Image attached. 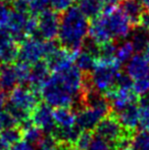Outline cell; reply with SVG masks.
<instances>
[{"label":"cell","mask_w":149,"mask_h":150,"mask_svg":"<svg viewBox=\"0 0 149 150\" xmlns=\"http://www.w3.org/2000/svg\"><path fill=\"white\" fill-rule=\"evenodd\" d=\"M104 96L110 103L112 109L117 113L129 105L136 103L138 95L132 88L113 87L112 89L106 91Z\"/></svg>","instance_id":"9c48e42d"},{"label":"cell","mask_w":149,"mask_h":150,"mask_svg":"<svg viewBox=\"0 0 149 150\" xmlns=\"http://www.w3.org/2000/svg\"><path fill=\"white\" fill-rule=\"evenodd\" d=\"M9 150H35L33 145L26 140H20L10 147Z\"/></svg>","instance_id":"8d00e7d4"},{"label":"cell","mask_w":149,"mask_h":150,"mask_svg":"<svg viewBox=\"0 0 149 150\" xmlns=\"http://www.w3.org/2000/svg\"><path fill=\"white\" fill-rule=\"evenodd\" d=\"M133 90L138 96H146L149 94V76L139 80H135L133 83Z\"/></svg>","instance_id":"1f68e13d"},{"label":"cell","mask_w":149,"mask_h":150,"mask_svg":"<svg viewBox=\"0 0 149 150\" xmlns=\"http://www.w3.org/2000/svg\"><path fill=\"white\" fill-rule=\"evenodd\" d=\"M88 150H114L112 144L106 141L105 139L101 138L98 135H94L90 147Z\"/></svg>","instance_id":"d6a6232c"},{"label":"cell","mask_w":149,"mask_h":150,"mask_svg":"<svg viewBox=\"0 0 149 150\" xmlns=\"http://www.w3.org/2000/svg\"><path fill=\"white\" fill-rule=\"evenodd\" d=\"M70 150H79L78 148H76V146L75 145H72V146H71V148H70Z\"/></svg>","instance_id":"f6af8a7d"},{"label":"cell","mask_w":149,"mask_h":150,"mask_svg":"<svg viewBox=\"0 0 149 150\" xmlns=\"http://www.w3.org/2000/svg\"><path fill=\"white\" fill-rule=\"evenodd\" d=\"M40 95L44 102L51 107H71L78 101L77 97L60 81L58 76L53 73L41 88Z\"/></svg>","instance_id":"277c9868"},{"label":"cell","mask_w":149,"mask_h":150,"mask_svg":"<svg viewBox=\"0 0 149 150\" xmlns=\"http://www.w3.org/2000/svg\"><path fill=\"white\" fill-rule=\"evenodd\" d=\"M117 45H115L114 42L110 41L105 44L100 45V57L104 58H115V51H117ZM98 56V57H99Z\"/></svg>","instance_id":"836d02e7"},{"label":"cell","mask_w":149,"mask_h":150,"mask_svg":"<svg viewBox=\"0 0 149 150\" xmlns=\"http://www.w3.org/2000/svg\"><path fill=\"white\" fill-rule=\"evenodd\" d=\"M121 74V63L115 58H96L95 67L87 78L92 88L100 93L115 87L117 77Z\"/></svg>","instance_id":"3957f363"},{"label":"cell","mask_w":149,"mask_h":150,"mask_svg":"<svg viewBox=\"0 0 149 150\" xmlns=\"http://www.w3.org/2000/svg\"><path fill=\"white\" fill-rule=\"evenodd\" d=\"M49 5V0H31L28 4L29 12L34 16H39L40 13L47 10Z\"/></svg>","instance_id":"4dcf8cb0"},{"label":"cell","mask_w":149,"mask_h":150,"mask_svg":"<svg viewBox=\"0 0 149 150\" xmlns=\"http://www.w3.org/2000/svg\"><path fill=\"white\" fill-rule=\"evenodd\" d=\"M20 44L16 43L6 28L0 29V62L10 64L18 58Z\"/></svg>","instance_id":"4fadbf2b"},{"label":"cell","mask_w":149,"mask_h":150,"mask_svg":"<svg viewBox=\"0 0 149 150\" xmlns=\"http://www.w3.org/2000/svg\"><path fill=\"white\" fill-rule=\"evenodd\" d=\"M143 53H144L143 55L145 56V58H146V59H147V60L149 61V44H148L147 46H146V48H145V49H144Z\"/></svg>","instance_id":"b9f144b4"},{"label":"cell","mask_w":149,"mask_h":150,"mask_svg":"<svg viewBox=\"0 0 149 150\" xmlns=\"http://www.w3.org/2000/svg\"><path fill=\"white\" fill-rule=\"evenodd\" d=\"M139 126L143 131H149V94L141 97L139 105Z\"/></svg>","instance_id":"4316f807"},{"label":"cell","mask_w":149,"mask_h":150,"mask_svg":"<svg viewBox=\"0 0 149 150\" xmlns=\"http://www.w3.org/2000/svg\"><path fill=\"white\" fill-rule=\"evenodd\" d=\"M96 56L91 54L90 52L84 50H80L77 53L75 58V64L78 67V69L84 74L89 75L93 71L96 62Z\"/></svg>","instance_id":"7402d4cb"},{"label":"cell","mask_w":149,"mask_h":150,"mask_svg":"<svg viewBox=\"0 0 149 150\" xmlns=\"http://www.w3.org/2000/svg\"><path fill=\"white\" fill-rule=\"evenodd\" d=\"M14 67H16V73H18L20 84L29 83L31 76V65L23 62V61H18Z\"/></svg>","instance_id":"f1b7e54d"},{"label":"cell","mask_w":149,"mask_h":150,"mask_svg":"<svg viewBox=\"0 0 149 150\" xmlns=\"http://www.w3.org/2000/svg\"><path fill=\"white\" fill-rule=\"evenodd\" d=\"M13 1H20V2H24V3H26V4H29V2H30L31 0H13Z\"/></svg>","instance_id":"ee69618b"},{"label":"cell","mask_w":149,"mask_h":150,"mask_svg":"<svg viewBox=\"0 0 149 150\" xmlns=\"http://www.w3.org/2000/svg\"><path fill=\"white\" fill-rule=\"evenodd\" d=\"M6 104H7V101H6L5 94L3 92H0V113L5 110Z\"/></svg>","instance_id":"ab89813d"},{"label":"cell","mask_w":149,"mask_h":150,"mask_svg":"<svg viewBox=\"0 0 149 150\" xmlns=\"http://www.w3.org/2000/svg\"><path fill=\"white\" fill-rule=\"evenodd\" d=\"M135 51L136 50L131 41H124L121 45L117 46V51H115V59L121 64V63H127L134 55Z\"/></svg>","instance_id":"484cf974"},{"label":"cell","mask_w":149,"mask_h":150,"mask_svg":"<svg viewBox=\"0 0 149 150\" xmlns=\"http://www.w3.org/2000/svg\"><path fill=\"white\" fill-rule=\"evenodd\" d=\"M93 137L94 135L90 131H82V133L80 134L79 138L77 139L74 145L76 148L79 150H88L92 140H93Z\"/></svg>","instance_id":"f546056e"},{"label":"cell","mask_w":149,"mask_h":150,"mask_svg":"<svg viewBox=\"0 0 149 150\" xmlns=\"http://www.w3.org/2000/svg\"><path fill=\"white\" fill-rule=\"evenodd\" d=\"M12 145L0 134V150H9Z\"/></svg>","instance_id":"f35d334b"},{"label":"cell","mask_w":149,"mask_h":150,"mask_svg":"<svg viewBox=\"0 0 149 150\" xmlns=\"http://www.w3.org/2000/svg\"><path fill=\"white\" fill-rule=\"evenodd\" d=\"M88 18L79 7L72 6L60 16L58 40L64 48L74 52L82 50L89 32Z\"/></svg>","instance_id":"6da1fadb"},{"label":"cell","mask_w":149,"mask_h":150,"mask_svg":"<svg viewBox=\"0 0 149 150\" xmlns=\"http://www.w3.org/2000/svg\"><path fill=\"white\" fill-rule=\"evenodd\" d=\"M123 150H135L134 149V147L132 148V147H129V148H126V149H123Z\"/></svg>","instance_id":"bcb514c9"},{"label":"cell","mask_w":149,"mask_h":150,"mask_svg":"<svg viewBox=\"0 0 149 150\" xmlns=\"http://www.w3.org/2000/svg\"><path fill=\"white\" fill-rule=\"evenodd\" d=\"M50 69L45 60H40L31 67V76H30V87L40 94L41 88L43 87L44 83L50 77Z\"/></svg>","instance_id":"e0dca14e"},{"label":"cell","mask_w":149,"mask_h":150,"mask_svg":"<svg viewBox=\"0 0 149 150\" xmlns=\"http://www.w3.org/2000/svg\"><path fill=\"white\" fill-rule=\"evenodd\" d=\"M23 132V138L24 140L28 141L31 144H38L43 138V132L40 130L38 127L35 126L32 122V120H29L20 125Z\"/></svg>","instance_id":"d4e9b609"},{"label":"cell","mask_w":149,"mask_h":150,"mask_svg":"<svg viewBox=\"0 0 149 150\" xmlns=\"http://www.w3.org/2000/svg\"><path fill=\"white\" fill-rule=\"evenodd\" d=\"M45 58V40L30 37L20 44L18 59L30 65Z\"/></svg>","instance_id":"52a82bcc"},{"label":"cell","mask_w":149,"mask_h":150,"mask_svg":"<svg viewBox=\"0 0 149 150\" xmlns=\"http://www.w3.org/2000/svg\"><path fill=\"white\" fill-rule=\"evenodd\" d=\"M29 16H30V12L27 10H20L13 8L10 12L9 21H8L6 29L11 34L14 41L18 44L23 43L25 40L29 38L26 34V25Z\"/></svg>","instance_id":"7c38bea8"},{"label":"cell","mask_w":149,"mask_h":150,"mask_svg":"<svg viewBox=\"0 0 149 150\" xmlns=\"http://www.w3.org/2000/svg\"><path fill=\"white\" fill-rule=\"evenodd\" d=\"M81 133L82 130L77 125H75L70 128H56L52 136L59 142L74 145Z\"/></svg>","instance_id":"44dd1931"},{"label":"cell","mask_w":149,"mask_h":150,"mask_svg":"<svg viewBox=\"0 0 149 150\" xmlns=\"http://www.w3.org/2000/svg\"><path fill=\"white\" fill-rule=\"evenodd\" d=\"M126 73L133 81L149 76V61L141 54H134L126 63Z\"/></svg>","instance_id":"2e32d148"},{"label":"cell","mask_w":149,"mask_h":150,"mask_svg":"<svg viewBox=\"0 0 149 150\" xmlns=\"http://www.w3.org/2000/svg\"><path fill=\"white\" fill-rule=\"evenodd\" d=\"M39 93L31 87L18 85L9 92L5 110L18 120V125L31 120V115L39 102Z\"/></svg>","instance_id":"7a4b0ae2"},{"label":"cell","mask_w":149,"mask_h":150,"mask_svg":"<svg viewBox=\"0 0 149 150\" xmlns=\"http://www.w3.org/2000/svg\"><path fill=\"white\" fill-rule=\"evenodd\" d=\"M94 131L96 133L95 135L105 139L106 141L112 143V146L128 133L123 128L114 113H109L103 120H101V122L98 124Z\"/></svg>","instance_id":"ba28073f"},{"label":"cell","mask_w":149,"mask_h":150,"mask_svg":"<svg viewBox=\"0 0 149 150\" xmlns=\"http://www.w3.org/2000/svg\"><path fill=\"white\" fill-rule=\"evenodd\" d=\"M0 69H1V67H0Z\"/></svg>","instance_id":"c3c4849f"},{"label":"cell","mask_w":149,"mask_h":150,"mask_svg":"<svg viewBox=\"0 0 149 150\" xmlns=\"http://www.w3.org/2000/svg\"><path fill=\"white\" fill-rule=\"evenodd\" d=\"M142 3L144 4V6H145V8L149 7V0H142Z\"/></svg>","instance_id":"7bdbcfd3"},{"label":"cell","mask_w":149,"mask_h":150,"mask_svg":"<svg viewBox=\"0 0 149 150\" xmlns=\"http://www.w3.org/2000/svg\"><path fill=\"white\" fill-rule=\"evenodd\" d=\"M10 8L5 4H0V29L6 28L10 16Z\"/></svg>","instance_id":"d590c367"},{"label":"cell","mask_w":149,"mask_h":150,"mask_svg":"<svg viewBox=\"0 0 149 150\" xmlns=\"http://www.w3.org/2000/svg\"><path fill=\"white\" fill-rule=\"evenodd\" d=\"M114 115L123 128L130 134H134L139 126V106L136 103H133Z\"/></svg>","instance_id":"9a60e30c"},{"label":"cell","mask_w":149,"mask_h":150,"mask_svg":"<svg viewBox=\"0 0 149 150\" xmlns=\"http://www.w3.org/2000/svg\"><path fill=\"white\" fill-rule=\"evenodd\" d=\"M106 111L94 107L83 105L77 111V126L82 131H93L96 129L101 120L108 115Z\"/></svg>","instance_id":"8fae6325"},{"label":"cell","mask_w":149,"mask_h":150,"mask_svg":"<svg viewBox=\"0 0 149 150\" xmlns=\"http://www.w3.org/2000/svg\"><path fill=\"white\" fill-rule=\"evenodd\" d=\"M56 128H70L77 125V112L71 107H57L53 110Z\"/></svg>","instance_id":"ffe728a7"},{"label":"cell","mask_w":149,"mask_h":150,"mask_svg":"<svg viewBox=\"0 0 149 150\" xmlns=\"http://www.w3.org/2000/svg\"><path fill=\"white\" fill-rule=\"evenodd\" d=\"M88 35L91 40H93L98 45H102L107 42L113 41L112 36L107 28V25L105 22V18L103 14L96 16L92 18L89 25V32Z\"/></svg>","instance_id":"5bb4252c"},{"label":"cell","mask_w":149,"mask_h":150,"mask_svg":"<svg viewBox=\"0 0 149 150\" xmlns=\"http://www.w3.org/2000/svg\"><path fill=\"white\" fill-rule=\"evenodd\" d=\"M74 1L75 0H49L51 8L58 13H62L70 7H72Z\"/></svg>","instance_id":"e575fe53"},{"label":"cell","mask_w":149,"mask_h":150,"mask_svg":"<svg viewBox=\"0 0 149 150\" xmlns=\"http://www.w3.org/2000/svg\"><path fill=\"white\" fill-rule=\"evenodd\" d=\"M20 84L18 76L14 65L3 64L0 69V89L3 91H11Z\"/></svg>","instance_id":"d6986e66"},{"label":"cell","mask_w":149,"mask_h":150,"mask_svg":"<svg viewBox=\"0 0 149 150\" xmlns=\"http://www.w3.org/2000/svg\"><path fill=\"white\" fill-rule=\"evenodd\" d=\"M133 147L135 150H149V131L142 130L133 137Z\"/></svg>","instance_id":"83f0119b"},{"label":"cell","mask_w":149,"mask_h":150,"mask_svg":"<svg viewBox=\"0 0 149 150\" xmlns=\"http://www.w3.org/2000/svg\"><path fill=\"white\" fill-rule=\"evenodd\" d=\"M140 26L144 27V28H145L149 33V13L148 14L144 13L143 18H142V21H141V25H140Z\"/></svg>","instance_id":"60d3db41"},{"label":"cell","mask_w":149,"mask_h":150,"mask_svg":"<svg viewBox=\"0 0 149 150\" xmlns=\"http://www.w3.org/2000/svg\"><path fill=\"white\" fill-rule=\"evenodd\" d=\"M146 10H147V11H148V13H149V7H147V8H146Z\"/></svg>","instance_id":"7dc6e473"},{"label":"cell","mask_w":149,"mask_h":150,"mask_svg":"<svg viewBox=\"0 0 149 150\" xmlns=\"http://www.w3.org/2000/svg\"><path fill=\"white\" fill-rule=\"evenodd\" d=\"M103 2V10L102 12H108L110 10L117 7L119 4H121V0H102Z\"/></svg>","instance_id":"74e56055"},{"label":"cell","mask_w":149,"mask_h":150,"mask_svg":"<svg viewBox=\"0 0 149 150\" xmlns=\"http://www.w3.org/2000/svg\"><path fill=\"white\" fill-rule=\"evenodd\" d=\"M31 120L43 133L52 135L56 129L52 107L47 103H40L31 115Z\"/></svg>","instance_id":"30bf717a"},{"label":"cell","mask_w":149,"mask_h":150,"mask_svg":"<svg viewBox=\"0 0 149 150\" xmlns=\"http://www.w3.org/2000/svg\"><path fill=\"white\" fill-rule=\"evenodd\" d=\"M102 14L105 18L106 25L113 40L126 39L131 35L133 26L121 8L117 7L108 12H102Z\"/></svg>","instance_id":"5b68a950"},{"label":"cell","mask_w":149,"mask_h":150,"mask_svg":"<svg viewBox=\"0 0 149 150\" xmlns=\"http://www.w3.org/2000/svg\"><path fill=\"white\" fill-rule=\"evenodd\" d=\"M136 51H144L146 46L149 44V33L144 27L138 26L133 28L131 33V40Z\"/></svg>","instance_id":"603a6c76"},{"label":"cell","mask_w":149,"mask_h":150,"mask_svg":"<svg viewBox=\"0 0 149 150\" xmlns=\"http://www.w3.org/2000/svg\"><path fill=\"white\" fill-rule=\"evenodd\" d=\"M60 16L53 9H47L38 16V38L45 41L58 37Z\"/></svg>","instance_id":"8992f818"},{"label":"cell","mask_w":149,"mask_h":150,"mask_svg":"<svg viewBox=\"0 0 149 150\" xmlns=\"http://www.w3.org/2000/svg\"><path fill=\"white\" fill-rule=\"evenodd\" d=\"M121 9L129 18L133 28L141 25L142 18L144 16V4L139 0H121Z\"/></svg>","instance_id":"ac0fdd59"},{"label":"cell","mask_w":149,"mask_h":150,"mask_svg":"<svg viewBox=\"0 0 149 150\" xmlns=\"http://www.w3.org/2000/svg\"><path fill=\"white\" fill-rule=\"evenodd\" d=\"M78 7L88 18H94L102 12L103 2L102 0H80Z\"/></svg>","instance_id":"cb8c5ba5"}]
</instances>
